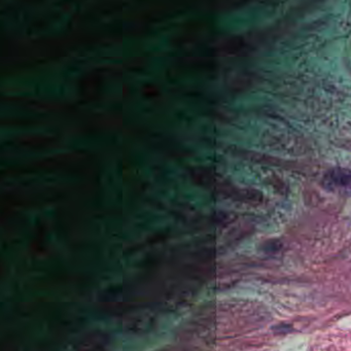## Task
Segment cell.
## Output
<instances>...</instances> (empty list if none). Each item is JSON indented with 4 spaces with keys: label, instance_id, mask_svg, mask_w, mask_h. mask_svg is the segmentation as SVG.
<instances>
[{
    "label": "cell",
    "instance_id": "cell-1",
    "mask_svg": "<svg viewBox=\"0 0 351 351\" xmlns=\"http://www.w3.org/2000/svg\"><path fill=\"white\" fill-rule=\"evenodd\" d=\"M324 186L333 192L351 195V170L333 168L323 177Z\"/></svg>",
    "mask_w": 351,
    "mask_h": 351
}]
</instances>
